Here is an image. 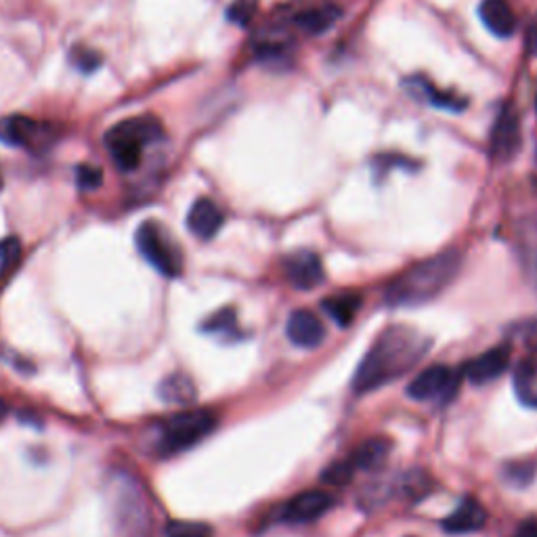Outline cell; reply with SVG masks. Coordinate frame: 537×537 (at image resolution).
I'll return each instance as SVG.
<instances>
[{
    "label": "cell",
    "mask_w": 537,
    "mask_h": 537,
    "mask_svg": "<svg viewBox=\"0 0 537 537\" xmlns=\"http://www.w3.org/2000/svg\"><path fill=\"white\" fill-rule=\"evenodd\" d=\"M479 17L483 26L498 38H510L517 32V15L508 0H483L479 5Z\"/></svg>",
    "instance_id": "obj_15"
},
{
    "label": "cell",
    "mask_w": 537,
    "mask_h": 537,
    "mask_svg": "<svg viewBox=\"0 0 537 537\" xmlns=\"http://www.w3.org/2000/svg\"><path fill=\"white\" fill-rule=\"evenodd\" d=\"M160 399L170 405H187L196 399V386L185 374H173L162 380L160 384Z\"/></svg>",
    "instance_id": "obj_22"
},
{
    "label": "cell",
    "mask_w": 537,
    "mask_h": 537,
    "mask_svg": "<svg viewBox=\"0 0 537 537\" xmlns=\"http://www.w3.org/2000/svg\"><path fill=\"white\" fill-rule=\"evenodd\" d=\"M284 271H286L288 282L296 290L309 292L326 282L324 263H321L319 254H315L313 250H296L290 256H286Z\"/></svg>",
    "instance_id": "obj_9"
},
{
    "label": "cell",
    "mask_w": 537,
    "mask_h": 537,
    "mask_svg": "<svg viewBox=\"0 0 537 537\" xmlns=\"http://www.w3.org/2000/svg\"><path fill=\"white\" fill-rule=\"evenodd\" d=\"M512 483H521L527 485L531 483V466L529 464H510L508 466V475H506Z\"/></svg>",
    "instance_id": "obj_31"
},
{
    "label": "cell",
    "mask_w": 537,
    "mask_h": 537,
    "mask_svg": "<svg viewBox=\"0 0 537 537\" xmlns=\"http://www.w3.org/2000/svg\"><path fill=\"white\" fill-rule=\"evenodd\" d=\"M361 296L355 294V292H340L336 296H330L326 298L324 303H321V307L326 309V313L336 321V324L340 328H347L351 321L355 319L359 307H361Z\"/></svg>",
    "instance_id": "obj_21"
},
{
    "label": "cell",
    "mask_w": 537,
    "mask_h": 537,
    "mask_svg": "<svg viewBox=\"0 0 537 537\" xmlns=\"http://www.w3.org/2000/svg\"><path fill=\"white\" fill-rule=\"evenodd\" d=\"M223 223H225L223 210L208 198L196 200L189 208L187 227L200 240H212L214 235L221 231Z\"/></svg>",
    "instance_id": "obj_13"
},
{
    "label": "cell",
    "mask_w": 537,
    "mask_h": 537,
    "mask_svg": "<svg viewBox=\"0 0 537 537\" xmlns=\"http://www.w3.org/2000/svg\"><path fill=\"white\" fill-rule=\"evenodd\" d=\"M521 147V118L514 105L506 103L493 120L489 135V156L493 162L504 164L517 156Z\"/></svg>",
    "instance_id": "obj_7"
},
{
    "label": "cell",
    "mask_w": 537,
    "mask_h": 537,
    "mask_svg": "<svg viewBox=\"0 0 537 537\" xmlns=\"http://www.w3.org/2000/svg\"><path fill=\"white\" fill-rule=\"evenodd\" d=\"M512 537H537V519H525Z\"/></svg>",
    "instance_id": "obj_33"
},
{
    "label": "cell",
    "mask_w": 537,
    "mask_h": 537,
    "mask_svg": "<svg viewBox=\"0 0 537 537\" xmlns=\"http://www.w3.org/2000/svg\"><path fill=\"white\" fill-rule=\"evenodd\" d=\"M200 328L206 334H229L238 330V317H235L233 309H221L204 319Z\"/></svg>",
    "instance_id": "obj_23"
},
{
    "label": "cell",
    "mask_w": 537,
    "mask_h": 537,
    "mask_svg": "<svg viewBox=\"0 0 537 537\" xmlns=\"http://www.w3.org/2000/svg\"><path fill=\"white\" fill-rule=\"evenodd\" d=\"M512 386L525 407H537V359H525L514 368Z\"/></svg>",
    "instance_id": "obj_20"
},
{
    "label": "cell",
    "mask_w": 537,
    "mask_h": 537,
    "mask_svg": "<svg viewBox=\"0 0 537 537\" xmlns=\"http://www.w3.org/2000/svg\"><path fill=\"white\" fill-rule=\"evenodd\" d=\"M7 414H9V407H7V403L3 399H0V422L7 418Z\"/></svg>",
    "instance_id": "obj_34"
},
{
    "label": "cell",
    "mask_w": 537,
    "mask_h": 537,
    "mask_svg": "<svg viewBox=\"0 0 537 537\" xmlns=\"http://www.w3.org/2000/svg\"><path fill=\"white\" fill-rule=\"evenodd\" d=\"M292 49V36L284 28H267L254 40V51L261 59L279 61Z\"/></svg>",
    "instance_id": "obj_19"
},
{
    "label": "cell",
    "mask_w": 537,
    "mask_h": 537,
    "mask_svg": "<svg viewBox=\"0 0 537 537\" xmlns=\"http://www.w3.org/2000/svg\"><path fill=\"white\" fill-rule=\"evenodd\" d=\"M355 475V466L351 460L347 462H334L332 466H328L324 470V475H321V481L328 483V485H347L351 483Z\"/></svg>",
    "instance_id": "obj_27"
},
{
    "label": "cell",
    "mask_w": 537,
    "mask_h": 537,
    "mask_svg": "<svg viewBox=\"0 0 537 537\" xmlns=\"http://www.w3.org/2000/svg\"><path fill=\"white\" fill-rule=\"evenodd\" d=\"M0 189H3V173H0Z\"/></svg>",
    "instance_id": "obj_35"
},
{
    "label": "cell",
    "mask_w": 537,
    "mask_h": 537,
    "mask_svg": "<svg viewBox=\"0 0 537 537\" xmlns=\"http://www.w3.org/2000/svg\"><path fill=\"white\" fill-rule=\"evenodd\" d=\"M393 451V441L386 437H372L368 441H363L351 456V462L355 470H376L380 468L386 460H389Z\"/></svg>",
    "instance_id": "obj_18"
},
{
    "label": "cell",
    "mask_w": 537,
    "mask_h": 537,
    "mask_svg": "<svg viewBox=\"0 0 537 537\" xmlns=\"http://www.w3.org/2000/svg\"><path fill=\"white\" fill-rule=\"evenodd\" d=\"M217 428V416L208 410L181 412L160 426L158 449L162 456H175L198 445Z\"/></svg>",
    "instance_id": "obj_4"
},
{
    "label": "cell",
    "mask_w": 537,
    "mask_h": 537,
    "mask_svg": "<svg viewBox=\"0 0 537 537\" xmlns=\"http://www.w3.org/2000/svg\"><path fill=\"white\" fill-rule=\"evenodd\" d=\"M21 256V244L17 238H7L0 242V277L7 275L17 263Z\"/></svg>",
    "instance_id": "obj_29"
},
{
    "label": "cell",
    "mask_w": 537,
    "mask_h": 537,
    "mask_svg": "<svg viewBox=\"0 0 537 537\" xmlns=\"http://www.w3.org/2000/svg\"><path fill=\"white\" fill-rule=\"evenodd\" d=\"M164 139V126L156 116H139L128 118L112 126L105 135V147L110 152L114 164L131 173L139 168L143 160V149L149 143H156Z\"/></svg>",
    "instance_id": "obj_3"
},
{
    "label": "cell",
    "mask_w": 537,
    "mask_h": 537,
    "mask_svg": "<svg viewBox=\"0 0 537 537\" xmlns=\"http://www.w3.org/2000/svg\"><path fill=\"white\" fill-rule=\"evenodd\" d=\"M70 59H72V66H74L76 70L84 72V74H91V72L99 70L101 61H103V57H101L97 51H93V49H84V47H74Z\"/></svg>",
    "instance_id": "obj_28"
},
{
    "label": "cell",
    "mask_w": 537,
    "mask_h": 537,
    "mask_svg": "<svg viewBox=\"0 0 537 537\" xmlns=\"http://www.w3.org/2000/svg\"><path fill=\"white\" fill-rule=\"evenodd\" d=\"M55 128L47 122L32 120L28 116H7L0 118V143L9 147L42 149L55 141Z\"/></svg>",
    "instance_id": "obj_6"
},
{
    "label": "cell",
    "mask_w": 537,
    "mask_h": 537,
    "mask_svg": "<svg viewBox=\"0 0 537 537\" xmlns=\"http://www.w3.org/2000/svg\"><path fill=\"white\" fill-rule=\"evenodd\" d=\"M510 365V347H496L489 349L483 355L472 359L466 368H464V376L472 382V384H487L491 380L500 378Z\"/></svg>",
    "instance_id": "obj_12"
},
{
    "label": "cell",
    "mask_w": 537,
    "mask_h": 537,
    "mask_svg": "<svg viewBox=\"0 0 537 537\" xmlns=\"http://www.w3.org/2000/svg\"><path fill=\"white\" fill-rule=\"evenodd\" d=\"M342 9L334 3H324V5H315V7H307L300 13L294 15V26L296 30L311 34V36H319L328 30H332L336 26V21L340 19Z\"/></svg>",
    "instance_id": "obj_17"
},
{
    "label": "cell",
    "mask_w": 537,
    "mask_h": 537,
    "mask_svg": "<svg viewBox=\"0 0 537 537\" xmlns=\"http://www.w3.org/2000/svg\"><path fill=\"white\" fill-rule=\"evenodd\" d=\"M460 267L462 256L456 250L422 261L395 279L389 290H386V303L393 307L424 305L454 282Z\"/></svg>",
    "instance_id": "obj_2"
},
{
    "label": "cell",
    "mask_w": 537,
    "mask_h": 537,
    "mask_svg": "<svg viewBox=\"0 0 537 537\" xmlns=\"http://www.w3.org/2000/svg\"><path fill=\"white\" fill-rule=\"evenodd\" d=\"M334 506V498L326 491H305L292 498L284 508L279 519L288 525H305L324 517Z\"/></svg>",
    "instance_id": "obj_10"
},
{
    "label": "cell",
    "mask_w": 537,
    "mask_h": 537,
    "mask_svg": "<svg viewBox=\"0 0 537 537\" xmlns=\"http://www.w3.org/2000/svg\"><path fill=\"white\" fill-rule=\"evenodd\" d=\"M428 485H431V479H428L424 472L420 470H414V472H407V475L401 479V487H403V493L407 498H424L428 493Z\"/></svg>",
    "instance_id": "obj_26"
},
{
    "label": "cell",
    "mask_w": 537,
    "mask_h": 537,
    "mask_svg": "<svg viewBox=\"0 0 537 537\" xmlns=\"http://www.w3.org/2000/svg\"><path fill=\"white\" fill-rule=\"evenodd\" d=\"M76 183L84 191H93L103 183V173L97 166L91 164H80L76 168Z\"/></svg>",
    "instance_id": "obj_30"
},
{
    "label": "cell",
    "mask_w": 537,
    "mask_h": 537,
    "mask_svg": "<svg viewBox=\"0 0 537 537\" xmlns=\"http://www.w3.org/2000/svg\"><path fill=\"white\" fill-rule=\"evenodd\" d=\"M259 9V0H233L227 9V19L235 26H248Z\"/></svg>",
    "instance_id": "obj_24"
},
{
    "label": "cell",
    "mask_w": 537,
    "mask_h": 537,
    "mask_svg": "<svg viewBox=\"0 0 537 537\" xmlns=\"http://www.w3.org/2000/svg\"><path fill=\"white\" fill-rule=\"evenodd\" d=\"M137 248L143 259L164 277H179L183 271V256L173 238L156 221H145L137 229Z\"/></svg>",
    "instance_id": "obj_5"
},
{
    "label": "cell",
    "mask_w": 537,
    "mask_h": 537,
    "mask_svg": "<svg viewBox=\"0 0 537 537\" xmlns=\"http://www.w3.org/2000/svg\"><path fill=\"white\" fill-rule=\"evenodd\" d=\"M525 45H527V51H529L531 55L537 57V13H535V17L529 21V26H527Z\"/></svg>",
    "instance_id": "obj_32"
},
{
    "label": "cell",
    "mask_w": 537,
    "mask_h": 537,
    "mask_svg": "<svg viewBox=\"0 0 537 537\" xmlns=\"http://www.w3.org/2000/svg\"><path fill=\"white\" fill-rule=\"evenodd\" d=\"M460 376L445 365H433L424 372H420L410 386H407V397L414 401H447L456 395Z\"/></svg>",
    "instance_id": "obj_8"
},
{
    "label": "cell",
    "mask_w": 537,
    "mask_h": 537,
    "mask_svg": "<svg viewBox=\"0 0 537 537\" xmlns=\"http://www.w3.org/2000/svg\"><path fill=\"white\" fill-rule=\"evenodd\" d=\"M166 537H212V529L206 523L173 521L166 525Z\"/></svg>",
    "instance_id": "obj_25"
},
{
    "label": "cell",
    "mask_w": 537,
    "mask_h": 537,
    "mask_svg": "<svg viewBox=\"0 0 537 537\" xmlns=\"http://www.w3.org/2000/svg\"><path fill=\"white\" fill-rule=\"evenodd\" d=\"M403 87L407 89V93L414 95L416 99H422V101H426L428 105L439 107V110L462 112L464 107H466V101H464V99H460V97H456V95H449V93L439 91L431 80H426V78H422V76L405 78Z\"/></svg>",
    "instance_id": "obj_16"
},
{
    "label": "cell",
    "mask_w": 537,
    "mask_h": 537,
    "mask_svg": "<svg viewBox=\"0 0 537 537\" xmlns=\"http://www.w3.org/2000/svg\"><path fill=\"white\" fill-rule=\"evenodd\" d=\"M487 523V510L477 500L466 498L449 517L441 523L443 531L449 535H468L477 533Z\"/></svg>",
    "instance_id": "obj_14"
},
{
    "label": "cell",
    "mask_w": 537,
    "mask_h": 537,
    "mask_svg": "<svg viewBox=\"0 0 537 537\" xmlns=\"http://www.w3.org/2000/svg\"><path fill=\"white\" fill-rule=\"evenodd\" d=\"M428 349H431L428 338L420 332L405 326L386 328L361 359L353 376V391L357 395H368L405 376Z\"/></svg>",
    "instance_id": "obj_1"
},
{
    "label": "cell",
    "mask_w": 537,
    "mask_h": 537,
    "mask_svg": "<svg viewBox=\"0 0 537 537\" xmlns=\"http://www.w3.org/2000/svg\"><path fill=\"white\" fill-rule=\"evenodd\" d=\"M286 336L294 347L315 349L321 345V342H324L326 328L313 311L298 309L286 321Z\"/></svg>",
    "instance_id": "obj_11"
}]
</instances>
